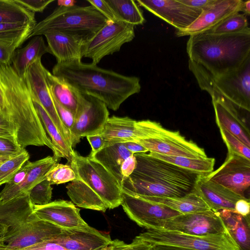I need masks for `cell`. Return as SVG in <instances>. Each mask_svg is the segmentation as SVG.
Returning a JSON list of instances; mask_svg holds the SVG:
<instances>
[{
  "label": "cell",
  "instance_id": "cell-1",
  "mask_svg": "<svg viewBox=\"0 0 250 250\" xmlns=\"http://www.w3.org/2000/svg\"><path fill=\"white\" fill-rule=\"evenodd\" d=\"M52 74L79 92L101 100L113 111L141 88L137 77L123 75L96 64L83 63L82 60L57 62Z\"/></svg>",
  "mask_w": 250,
  "mask_h": 250
},
{
  "label": "cell",
  "instance_id": "cell-2",
  "mask_svg": "<svg viewBox=\"0 0 250 250\" xmlns=\"http://www.w3.org/2000/svg\"><path fill=\"white\" fill-rule=\"evenodd\" d=\"M136 166L123 181V192L141 198H179L195 190L200 175L158 159L149 153L134 154Z\"/></svg>",
  "mask_w": 250,
  "mask_h": 250
},
{
  "label": "cell",
  "instance_id": "cell-3",
  "mask_svg": "<svg viewBox=\"0 0 250 250\" xmlns=\"http://www.w3.org/2000/svg\"><path fill=\"white\" fill-rule=\"evenodd\" d=\"M2 100L1 115L14 127L16 141L22 147L44 146L55 153L54 147L34 106L29 88L11 64L0 66Z\"/></svg>",
  "mask_w": 250,
  "mask_h": 250
},
{
  "label": "cell",
  "instance_id": "cell-4",
  "mask_svg": "<svg viewBox=\"0 0 250 250\" xmlns=\"http://www.w3.org/2000/svg\"><path fill=\"white\" fill-rule=\"evenodd\" d=\"M188 68L218 76L239 68L250 57V28L235 33L204 32L190 36L187 43Z\"/></svg>",
  "mask_w": 250,
  "mask_h": 250
},
{
  "label": "cell",
  "instance_id": "cell-5",
  "mask_svg": "<svg viewBox=\"0 0 250 250\" xmlns=\"http://www.w3.org/2000/svg\"><path fill=\"white\" fill-rule=\"evenodd\" d=\"M70 165L76 178L66 186L67 193L78 207L105 212L121 205V187L99 162L74 151Z\"/></svg>",
  "mask_w": 250,
  "mask_h": 250
},
{
  "label": "cell",
  "instance_id": "cell-6",
  "mask_svg": "<svg viewBox=\"0 0 250 250\" xmlns=\"http://www.w3.org/2000/svg\"><path fill=\"white\" fill-rule=\"evenodd\" d=\"M109 21L92 5L59 6L49 16L36 24L27 39L57 32L80 37L85 42Z\"/></svg>",
  "mask_w": 250,
  "mask_h": 250
},
{
  "label": "cell",
  "instance_id": "cell-7",
  "mask_svg": "<svg viewBox=\"0 0 250 250\" xmlns=\"http://www.w3.org/2000/svg\"><path fill=\"white\" fill-rule=\"evenodd\" d=\"M199 87L212 97L221 96L239 109L250 111V57L237 69L218 76L189 68Z\"/></svg>",
  "mask_w": 250,
  "mask_h": 250
},
{
  "label": "cell",
  "instance_id": "cell-8",
  "mask_svg": "<svg viewBox=\"0 0 250 250\" xmlns=\"http://www.w3.org/2000/svg\"><path fill=\"white\" fill-rule=\"evenodd\" d=\"M136 237L152 245H169L196 250H240L228 231L221 234L197 236L176 231L148 229Z\"/></svg>",
  "mask_w": 250,
  "mask_h": 250
},
{
  "label": "cell",
  "instance_id": "cell-9",
  "mask_svg": "<svg viewBox=\"0 0 250 250\" xmlns=\"http://www.w3.org/2000/svg\"><path fill=\"white\" fill-rule=\"evenodd\" d=\"M135 37L134 26L125 22L109 21L83 47L82 56L90 59L97 64L105 56L118 52L122 45Z\"/></svg>",
  "mask_w": 250,
  "mask_h": 250
},
{
  "label": "cell",
  "instance_id": "cell-10",
  "mask_svg": "<svg viewBox=\"0 0 250 250\" xmlns=\"http://www.w3.org/2000/svg\"><path fill=\"white\" fill-rule=\"evenodd\" d=\"M160 229L197 236L221 234L228 231L218 211L211 209L182 214L165 220Z\"/></svg>",
  "mask_w": 250,
  "mask_h": 250
},
{
  "label": "cell",
  "instance_id": "cell-11",
  "mask_svg": "<svg viewBox=\"0 0 250 250\" xmlns=\"http://www.w3.org/2000/svg\"><path fill=\"white\" fill-rule=\"evenodd\" d=\"M84 95V99L75 115L70 132L72 148L81 138L100 134L109 118L108 108L104 103L94 97Z\"/></svg>",
  "mask_w": 250,
  "mask_h": 250
},
{
  "label": "cell",
  "instance_id": "cell-12",
  "mask_svg": "<svg viewBox=\"0 0 250 250\" xmlns=\"http://www.w3.org/2000/svg\"><path fill=\"white\" fill-rule=\"evenodd\" d=\"M121 205L131 220L147 229H160L164 220L182 214L165 205L124 192Z\"/></svg>",
  "mask_w": 250,
  "mask_h": 250
},
{
  "label": "cell",
  "instance_id": "cell-13",
  "mask_svg": "<svg viewBox=\"0 0 250 250\" xmlns=\"http://www.w3.org/2000/svg\"><path fill=\"white\" fill-rule=\"evenodd\" d=\"M135 142L150 153L192 158L208 157L204 148L187 140L179 131H170L163 127L154 137Z\"/></svg>",
  "mask_w": 250,
  "mask_h": 250
},
{
  "label": "cell",
  "instance_id": "cell-14",
  "mask_svg": "<svg viewBox=\"0 0 250 250\" xmlns=\"http://www.w3.org/2000/svg\"><path fill=\"white\" fill-rule=\"evenodd\" d=\"M46 69L38 59L27 68L22 78L32 97L36 100L48 114L58 129L72 147L71 136L63 126L57 114L53 98L46 80Z\"/></svg>",
  "mask_w": 250,
  "mask_h": 250
},
{
  "label": "cell",
  "instance_id": "cell-15",
  "mask_svg": "<svg viewBox=\"0 0 250 250\" xmlns=\"http://www.w3.org/2000/svg\"><path fill=\"white\" fill-rule=\"evenodd\" d=\"M206 177L247 198L245 193L249 191L250 186V160L238 155L228 154L224 163Z\"/></svg>",
  "mask_w": 250,
  "mask_h": 250
},
{
  "label": "cell",
  "instance_id": "cell-16",
  "mask_svg": "<svg viewBox=\"0 0 250 250\" xmlns=\"http://www.w3.org/2000/svg\"><path fill=\"white\" fill-rule=\"evenodd\" d=\"M139 5L178 30L191 25L202 10L188 6L180 0H137Z\"/></svg>",
  "mask_w": 250,
  "mask_h": 250
},
{
  "label": "cell",
  "instance_id": "cell-17",
  "mask_svg": "<svg viewBox=\"0 0 250 250\" xmlns=\"http://www.w3.org/2000/svg\"><path fill=\"white\" fill-rule=\"evenodd\" d=\"M64 229L36 217L26 222L20 231L2 243L0 250H21L54 239Z\"/></svg>",
  "mask_w": 250,
  "mask_h": 250
},
{
  "label": "cell",
  "instance_id": "cell-18",
  "mask_svg": "<svg viewBox=\"0 0 250 250\" xmlns=\"http://www.w3.org/2000/svg\"><path fill=\"white\" fill-rule=\"evenodd\" d=\"M33 208L29 193L6 201L0 199V225L7 228L2 242L18 233L26 222L36 217Z\"/></svg>",
  "mask_w": 250,
  "mask_h": 250
},
{
  "label": "cell",
  "instance_id": "cell-19",
  "mask_svg": "<svg viewBox=\"0 0 250 250\" xmlns=\"http://www.w3.org/2000/svg\"><path fill=\"white\" fill-rule=\"evenodd\" d=\"M53 240L67 250H105L112 242L108 234L101 233L89 225L64 229Z\"/></svg>",
  "mask_w": 250,
  "mask_h": 250
},
{
  "label": "cell",
  "instance_id": "cell-20",
  "mask_svg": "<svg viewBox=\"0 0 250 250\" xmlns=\"http://www.w3.org/2000/svg\"><path fill=\"white\" fill-rule=\"evenodd\" d=\"M33 213L41 220L63 229L83 228L88 225L83 219L80 209L71 202L60 200L40 206H34Z\"/></svg>",
  "mask_w": 250,
  "mask_h": 250
},
{
  "label": "cell",
  "instance_id": "cell-21",
  "mask_svg": "<svg viewBox=\"0 0 250 250\" xmlns=\"http://www.w3.org/2000/svg\"><path fill=\"white\" fill-rule=\"evenodd\" d=\"M242 0H218L208 9L202 11L199 17L187 28L178 30L177 37L192 36L207 31L226 18L242 12Z\"/></svg>",
  "mask_w": 250,
  "mask_h": 250
},
{
  "label": "cell",
  "instance_id": "cell-22",
  "mask_svg": "<svg viewBox=\"0 0 250 250\" xmlns=\"http://www.w3.org/2000/svg\"><path fill=\"white\" fill-rule=\"evenodd\" d=\"M216 124L250 147V131L238 112V108L223 97L215 95L212 97Z\"/></svg>",
  "mask_w": 250,
  "mask_h": 250
},
{
  "label": "cell",
  "instance_id": "cell-23",
  "mask_svg": "<svg viewBox=\"0 0 250 250\" xmlns=\"http://www.w3.org/2000/svg\"><path fill=\"white\" fill-rule=\"evenodd\" d=\"M195 190L209 208L216 211L222 209L234 211L236 202L245 198L223 186L208 180L206 176H200Z\"/></svg>",
  "mask_w": 250,
  "mask_h": 250
},
{
  "label": "cell",
  "instance_id": "cell-24",
  "mask_svg": "<svg viewBox=\"0 0 250 250\" xmlns=\"http://www.w3.org/2000/svg\"><path fill=\"white\" fill-rule=\"evenodd\" d=\"M100 134L104 140L103 147L116 143L136 142L143 138L141 121L112 116L108 118Z\"/></svg>",
  "mask_w": 250,
  "mask_h": 250
},
{
  "label": "cell",
  "instance_id": "cell-25",
  "mask_svg": "<svg viewBox=\"0 0 250 250\" xmlns=\"http://www.w3.org/2000/svg\"><path fill=\"white\" fill-rule=\"evenodd\" d=\"M50 53L57 62L82 60L83 47L85 41L81 37L62 33L45 34Z\"/></svg>",
  "mask_w": 250,
  "mask_h": 250
},
{
  "label": "cell",
  "instance_id": "cell-26",
  "mask_svg": "<svg viewBox=\"0 0 250 250\" xmlns=\"http://www.w3.org/2000/svg\"><path fill=\"white\" fill-rule=\"evenodd\" d=\"M59 160L54 156H48L33 162V165L24 181L15 188L8 190L2 189L0 192V199L6 201L19 196L23 193H28L32 188L46 179L47 173Z\"/></svg>",
  "mask_w": 250,
  "mask_h": 250
},
{
  "label": "cell",
  "instance_id": "cell-27",
  "mask_svg": "<svg viewBox=\"0 0 250 250\" xmlns=\"http://www.w3.org/2000/svg\"><path fill=\"white\" fill-rule=\"evenodd\" d=\"M46 80L52 96L75 116L84 99V95L48 70L46 71Z\"/></svg>",
  "mask_w": 250,
  "mask_h": 250
},
{
  "label": "cell",
  "instance_id": "cell-28",
  "mask_svg": "<svg viewBox=\"0 0 250 250\" xmlns=\"http://www.w3.org/2000/svg\"><path fill=\"white\" fill-rule=\"evenodd\" d=\"M133 155L125 147L123 143H116L90 153L89 156L102 165L118 181L122 188L123 178L121 167L123 161Z\"/></svg>",
  "mask_w": 250,
  "mask_h": 250
},
{
  "label": "cell",
  "instance_id": "cell-29",
  "mask_svg": "<svg viewBox=\"0 0 250 250\" xmlns=\"http://www.w3.org/2000/svg\"><path fill=\"white\" fill-rule=\"evenodd\" d=\"M48 53H50L49 48L42 36H36L26 46L15 50L11 65L16 73L22 78L31 64Z\"/></svg>",
  "mask_w": 250,
  "mask_h": 250
},
{
  "label": "cell",
  "instance_id": "cell-30",
  "mask_svg": "<svg viewBox=\"0 0 250 250\" xmlns=\"http://www.w3.org/2000/svg\"><path fill=\"white\" fill-rule=\"evenodd\" d=\"M230 236L240 250H250V217L233 210L217 211Z\"/></svg>",
  "mask_w": 250,
  "mask_h": 250
},
{
  "label": "cell",
  "instance_id": "cell-31",
  "mask_svg": "<svg viewBox=\"0 0 250 250\" xmlns=\"http://www.w3.org/2000/svg\"><path fill=\"white\" fill-rule=\"evenodd\" d=\"M32 100L44 128L54 147L55 152L53 156L59 159L64 158L70 163L73 155V149L62 135L41 104L35 99L32 98Z\"/></svg>",
  "mask_w": 250,
  "mask_h": 250
},
{
  "label": "cell",
  "instance_id": "cell-32",
  "mask_svg": "<svg viewBox=\"0 0 250 250\" xmlns=\"http://www.w3.org/2000/svg\"><path fill=\"white\" fill-rule=\"evenodd\" d=\"M142 199L165 205L182 214L210 209L195 190L184 197L179 198L149 197Z\"/></svg>",
  "mask_w": 250,
  "mask_h": 250
},
{
  "label": "cell",
  "instance_id": "cell-33",
  "mask_svg": "<svg viewBox=\"0 0 250 250\" xmlns=\"http://www.w3.org/2000/svg\"><path fill=\"white\" fill-rule=\"evenodd\" d=\"M35 13L15 0H0V24H21L35 26Z\"/></svg>",
  "mask_w": 250,
  "mask_h": 250
},
{
  "label": "cell",
  "instance_id": "cell-34",
  "mask_svg": "<svg viewBox=\"0 0 250 250\" xmlns=\"http://www.w3.org/2000/svg\"><path fill=\"white\" fill-rule=\"evenodd\" d=\"M152 156L164 160L178 167L207 176L213 171L215 160L213 158H192L173 156L149 152Z\"/></svg>",
  "mask_w": 250,
  "mask_h": 250
},
{
  "label": "cell",
  "instance_id": "cell-35",
  "mask_svg": "<svg viewBox=\"0 0 250 250\" xmlns=\"http://www.w3.org/2000/svg\"><path fill=\"white\" fill-rule=\"evenodd\" d=\"M117 20L133 25L143 24L145 21L142 11L133 0H106Z\"/></svg>",
  "mask_w": 250,
  "mask_h": 250
},
{
  "label": "cell",
  "instance_id": "cell-36",
  "mask_svg": "<svg viewBox=\"0 0 250 250\" xmlns=\"http://www.w3.org/2000/svg\"><path fill=\"white\" fill-rule=\"evenodd\" d=\"M34 26L21 24H0V40L12 42L20 47L27 40Z\"/></svg>",
  "mask_w": 250,
  "mask_h": 250
},
{
  "label": "cell",
  "instance_id": "cell-37",
  "mask_svg": "<svg viewBox=\"0 0 250 250\" xmlns=\"http://www.w3.org/2000/svg\"><path fill=\"white\" fill-rule=\"evenodd\" d=\"M248 27L247 18L244 14L237 13L226 18L206 32L222 34L238 32Z\"/></svg>",
  "mask_w": 250,
  "mask_h": 250
},
{
  "label": "cell",
  "instance_id": "cell-38",
  "mask_svg": "<svg viewBox=\"0 0 250 250\" xmlns=\"http://www.w3.org/2000/svg\"><path fill=\"white\" fill-rule=\"evenodd\" d=\"M29 155L25 150L20 154L12 157L0 165V186L10 181L28 161Z\"/></svg>",
  "mask_w": 250,
  "mask_h": 250
},
{
  "label": "cell",
  "instance_id": "cell-39",
  "mask_svg": "<svg viewBox=\"0 0 250 250\" xmlns=\"http://www.w3.org/2000/svg\"><path fill=\"white\" fill-rule=\"evenodd\" d=\"M30 201L33 206H40L51 202L52 188L46 179L37 184L29 191Z\"/></svg>",
  "mask_w": 250,
  "mask_h": 250
},
{
  "label": "cell",
  "instance_id": "cell-40",
  "mask_svg": "<svg viewBox=\"0 0 250 250\" xmlns=\"http://www.w3.org/2000/svg\"><path fill=\"white\" fill-rule=\"evenodd\" d=\"M75 178V173L70 165L58 163L50 170L46 176V179L51 185L71 182Z\"/></svg>",
  "mask_w": 250,
  "mask_h": 250
},
{
  "label": "cell",
  "instance_id": "cell-41",
  "mask_svg": "<svg viewBox=\"0 0 250 250\" xmlns=\"http://www.w3.org/2000/svg\"><path fill=\"white\" fill-rule=\"evenodd\" d=\"M219 128L222 138L227 147L228 154L238 155L250 160V148L227 130Z\"/></svg>",
  "mask_w": 250,
  "mask_h": 250
},
{
  "label": "cell",
  "instance_id": "cell-42",
  "mask_svg": "<svg viewBox=\"0 0 250 250\" xmlns=\"http://www.w3.org/2000/svg\"><path fill=\"white\" fill-rule=\"evenodd\" d=\"M25 150L16 141L0 137V156L12 158L20 154Z\"/></svg>",
  "mask_w": 250,
  "mask_h": 250
},
{
  "label": "cell",
  "instance_id": "cell-43",
  "mask_svg": "<svg viewBox=\"0 0 250 250\" xmlns=\"http://www.w3.org/2000/svg\"><path fill=\"white\" fill-rule=\"evenodd\" d=\"M52 98L57 114L61 122L71 134L70 132L74 124V114L59 104L53 97Z\"/></svg>",
  "mask_w": 250,
  "mask_h": 250
},
{
  "label": "cell",
  "instance_id": "cell-44",
  "mask_svg": "<svg viewBox=\"0 0 250 250\" xmlns=\"http://www.w3.org/2000/svg\"><path fill=\"white\" fill-rule=\"evenodd\" d=\"M18 48L12 42L0 40V66L11 64L14 53Z\"/></svg>",
  "mask_w": 250,
  "mask_h": 250
},
{
  "label": "cell",
  "instance_id": "cell-45",
  "mask_svg": "<svg viewBox=\"0 0 250 250\" xmlns=\"http://www.w3.org/2000/svg\"><path fill=\"white\" fill-rule=\"evenodd\" d=\"M153 245L136 237L131 244L119 240L112 250H151Z\"/></svg>",
  "mask_w": 250,
  "mask_h": 250
},
{
  "label": "cell",
  "instance_id": "cell-46",
  "mask_svg": "<svg viewBox=\"0 0 250 250\" xmlns=\"http://www.w3.org/2000/svg\"><path fill=\"white\" fill-rule=\"evenodd\" d=\"M117 242V240H112L111 243L105 250H112ZM21 250H67L55 242L53 239L46 240L31 247Z\"/></svg>",
  "mask_w": 250,
  "mask_h": 250
},
{
  "label": "cell",
  "instance_id": "cell-47",
  "mask_svg": "<svg viewBox=\"0 0 250 250\" xmlns=\"http://www.w3.org/2000/svg\"><path fill=\"white\" fill-rule=\"evenodd\" d=\"M33 165V162L27 161L13 178L6 183L3 190H8L21 185L25 180Z\"/></svg>",
  "mask_w": 250,
  "mask_h": 250
},
{
  "label": "cell",
  "instance_id": "cell-48",
  "mask_svg": "<svg viewBox=\"0 0 250 250\" xmlns=\"http://www.w3.org/2000/svg\"><path fill=\"white\" fill-rule=\"evenodd\" d=\"M15 1L28 10L35 12H42L46 7L54 0H15Z\"/></svg>",
  "mask_w": 250,
  "mask_h": 250
},
{
  "label": "cell",
  "instance_id": "cell-49",
  "mask_svg": "<svg viewBox=\"0 0 250 250\" xmlns=\"http://www.w3.org/2000/svg\"><path fill=\"white\" fill-rule=\"evenodd\" d=\"M90 5L93 6L109 21H117L116 16L105 0H87Z\"/></svg>",
  "mask_w": 250,
  "mask_h": 250
},
{
  "label": "cell",
  "instance_id": "cell-50",
  "mask_svg": "<svg viewBox=\"0 0 250 250\" xmlns=\"http://www.w3.org/2000/svg\"><path fill=\"white\" fill-rule=\"evenodd\" d=\"M0 137L16 141V132L14 127L1 114L0 115Z\"/></svg>",
  "mask_w": 250,
  "mask_h": 250
},
{
  "label": "cell",
  "instance_id": "cell-51",
  "mask_svg": "<svg viewBox=\"0 0 250 250\" xmlns=\"http://www.w3.org/2000/svg\"><path fill=\"white\" fill-rule=\"evenodd\" d=\"M136 166V160L134 154L128 157L123 161L121 167V172L123 181L130 175Z\"/></svg>",
  "mask_w": 250,
  "mask_h": 250
},
{
  "label": "cell",
  "instance_id": "cell-52",
  "mask_svg": "<svg viewBox=\"0 0 250 250\" xmlns=\"http://www.w3.org/2000/svg\"><path fill=\"white\" fill-rule=\"evenodd\" d=\"M182 3L194 8L206 10L215 3L218 0H180Z\"/></svg>",
  "mask_w": 250,
  "mask_h": 250
},
{
  "label": "cell",
  "instance_id": "cell-53",
  "mask_svg": "<svg viewBox=\"0 0 250 250\" xmlns=\"http://www.w3.org/2000/svg\"><path fill=\"white\" fill-rule=\"evenodd\" d=\"M234 211L243 216L250 215V199L243 198L238 200L235 204Z\"/></svg>",
  "mask_w": 250,
  "mask_h": 250
},
{
  "label": "cell",
  "instance_id": "cell-54",
  "mask_svg": "<svg viewBox=\"0 0 250 250\" xmlns=\"http://www.w3.org/2000/svg\"><path fill=\"white\" fill-rule=\"evenodd\" d=\"M86 139L91 146V153L97 152L104 146V140L100 134L88 136L86 137Z\"/></svg>",
  "mask_w": 250,
  "mask_h": 250
},
{
  "label": "cell",
  "instance_id": "cell-55",
  "mask_svg": "<svg viewBox=\"0 0 250 250\" xmlns=\"http://www.w3.org/2000/svg\"><path fill=\"white\" fill-rule=\"evenodd\" d=\"M123 143L126 149L133 154L148 152L147 149L137 142H127Z\"/></svg>",
  "mask_w": 250,
  "mask_h": 250
},
{
  "label": "cell",
  "instance_id": "cell-56",
  "mask_svg": "<svg viewBox=\"0 0 250 250\" xmlns=\"http://www.w3.org/2000/svg\"><path fill=\"white\" fill-rule=\"evenodd\" d=\"M151 250H196L180 246L164 245L154 244Z\"/></svg>",
  "mask_w": 250,
  "mask_h": 250
},
{
  "label": "cell",
  "instance_id": "cell-57",
  "mask_svg": "<svg viewBox=\"0 0 250 250\" xmlns=\"http://www.w3.org/2000/svg\"><path fill=\"white\" fill-rule=\"evenodd\" d=\"M75 1L73 0H60L58 1L59 6L70 7L75 5Z\"/></svg>",
  "mask_w": 250,
  "mask_h": 250
},
{
  "label": "cell",
  "instance_id": "cell-58",
  "mask_svg": "<svg viewBox=\"0 0 250 250\" xmlns=\"http://www.w3.org/2000/svg\"><path fill=\"white\" fill-rule=\"evenodd\" d=\"M242 12H243V14L246 16H249L250 14V0L244 1Z\"/></svg>",
  "mask_w": 250,
  "mask_h": 250
},
{
  "label": "cell",
  "instance_id": "cell-59",
  "mask_svg": "<svg viewBox=\"0 0 250 250\" xmlns=\"http://www.w3.org/2000/svg\"><path fill=\"white\" fill-rule=\"evenodd\" d=\"M7 232L6 227L0 225V243H2L4 235Z\"/></svg>",
  "mask_w": 250,
  "mask_h": 250
},
{
  "label": "cell",
  "instance_id": "cell-60",
  "mask_svg": "<svg viewBox=\"0 0 250 250\" xmlns=\"http://www.w3.org/2000/svg\"><path fill=\"white\" fill-rule=\"evenodd\" d=\"M11 158L10 157H3V156H0V165L3 162L7 160L8 159Z\"/></svg>",
  "mask_w": 250,
  "mask_h": 250
},
{
  "label": "cell",
  "instance_id": "cell-61",
  "mask_svg": "<svg viewBox=\"0 0 250 250\" xmlns=\"http://www.w3.org/2000/svg\"><path fill=\"white\" fill-rule=\"evenodd\" d=\"M2 100V89L0 87V105L1 104Z\"/></svg>",
  "mask_w": 250,
  "mask_h": 250
},
{
  "label": "cell",
  "instance_id": "cell-62",
  "mask_svg": "<svg viewBox=\"0 0 250 250\" xmlns=\"http://www.w3.org/2000/svg\"><path fill=\"white\" fill-rule=\"evenodd\" d=\"M1 110H0V115H1Z\"/></svg>",
  "mask_w": 250,
  "mask_h": 250
}]
</instances>
